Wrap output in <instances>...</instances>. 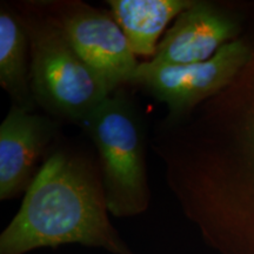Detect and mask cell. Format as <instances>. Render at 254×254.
<instances>
[{"mask_svg":"<svg viewBox=\"0 0 254 254\" xmlns=\"http://www.w3.org/2000/svg\"><path fill=\"white\" fill-rule=\"evenodd\" d=\"M97 155L58 140L23 204L0 237V254L81 244L114 254H134L109 219Z\"/></svg>","mask_w":254,"mask_h":254,"instance_id":"cell-1","label":"cell"},{"mask_svg":"<svg viewBox=\"0 0 254 254\" xmlns=\"http://www.w3.org/2000/svg\"><path fill=\"white\" fill-rule=\"evenodd\" d=\"M12 4L30 39L31 87L38 107L58 122L82 126L111 93L39 0Z\"/></svg>","mask_w":254,"mask_h":254,"instance_id":"cell-2","label":"cell"},{"mask_svg":"<svg viewBox=\"0 0 254 254\" xmlns=\"http://www.w3.org/2000/svg\"><path fill=\"white\" fill-rule=\"evenodd\" d=\"M82 127L97 152L110 213L132 217L145 212L151 199L147 136L140 110L126 87L105 98Z\"/></svg>","mask_w":254,"mask_h":254,"instance_id":"cell-3","label":"cell"},{"mask_svg":"<svg viewBox=\"0 0 254 254\" xmlns=\"http://www.w3.org/2000/svg\"><path fill=\"white\" fill-rule=\"evenodd\" d=\"M110 93L128 86L139 63L113 15L81 0H39Z\"/></svg>","mask_w":254,"mask_h":254,"instance_id":"cell-4","label":"cell"},{"mask_svg":"<svg viewBox=\"0 0 254 254\" xmlns=\"http://www.w3.org/2000/svg\"><path fill=\"white\" fill-rule=\"evenodd\" d=\"M252 57L243 39L226 44L206 62L170 65L139 63L128 86L138 87L167 106V113L194 109L231 84Z\"/></svg>","mask_w":254,"mask_h":254,"instance_id":"cell-5","label":"cell"},{"mask_svg":"<svg viewBox=\"0 0 254 254\" xmlns=\"http://www.w3.org/2000/svg\"><path fill=\"white\" fill-rule=\"evenodd\" d=\"M59 127L52 117L12 105L0 125V199L26 193L60 139Z\"/></svg>","mask_w":254,"mask_h":254,"instance_id":"cell-6","label":"cell"},{"mask_svg":"<svg viewBox=\"0 0 254 254\" xmlns=\"http://www.w3.org/2000/svg\"><path fill=\"white\" fill-rule=\"evenodd\" d=\"M239 24L211 2L193 1L165 32L151 59L155 64L185 65L206 62L236 40Z\"/></svg>","mask_w":254,"mask_h":254,"instance_id":"cell-7","label":"cell"},{"mask_svg":"<svg viewBox=\"0 0 254 254\" xmlns=\"http://www.w3.org/2000/svg\"><path fill=\"white\" fill-rule=\"evenodd\" d=\"M0 85L13 106L34 112L31 87L30 39L13 4L0 5Z\"/></svg>","mask_w":254,"mask_h":254,"instance_id":"cell-8","label":"cell"},{"mask_svg":"<svg viewBox=\"0 0 254 254\" xmlns=\"http://www.w3.org/2000/svg\"><path fill=\"white\" fill-rule=\"evenodd\" d=\"M194 0H109L111 14L135 56L152 57L167 25Z\"/></svg>","mask_w":254,"mask_h":254,"instance_id":"cell-9","label":"cell"},{"mask_svg":"<svg viewBox=\"0 0 254 254\" xmlns=\"http://www.w3.org/2000/svg\"><path fill=\"white\" fill-rule=\"evenodd\" d=\"M239 127V136L245 145L246 158L254 160V113H247L245 122L240 123Z\"/></svg>","mask_w":254,"mask_h":254,"instance_id":"cell-10","label":"cell"}]
</instances>
